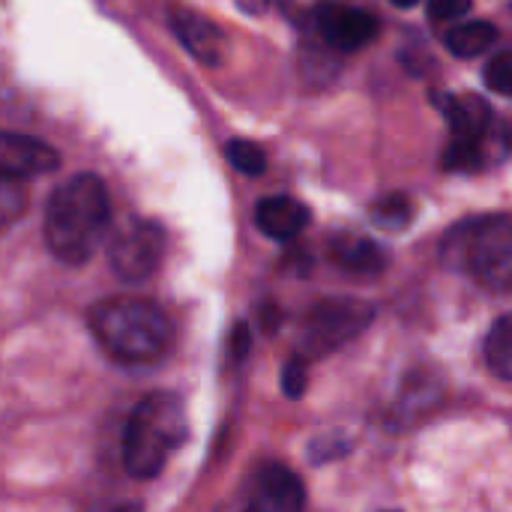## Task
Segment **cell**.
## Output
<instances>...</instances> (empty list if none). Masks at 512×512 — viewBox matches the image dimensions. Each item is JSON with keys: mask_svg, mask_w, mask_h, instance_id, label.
Masks as SVG:
<instances>
[{"mask_svg": "<svg viewBox=\"0 0 512 512\" xmlns=\"http://www.w3.org/2000/svg\"><path fill=\"white\" fill-rule=\"evenodd\" d=\"M375 318V309L363 300H324L303 324V351L312 357L330 354L339 345L360 336Z\"/></svg>", "mask_w": 512, "mask_h": 512, "instance_id": "obj_5", "label": "cell"}, {"mask_svg": "<svg viewBox=\"0 0 512 512\" xmlns=\"http://www.w3.org/2000/svg\"><path fill=\"white\" fill-rule=\"evenodd\" d=\"M498 42V27L492 21H468V24H456L447 33V48L456 57H480L483 51H489Z\"/></svg>", "mask_w": 512, "mask_h": 512, "instance_id": "obj_14", "label": "cell"}, {"mask_svg": "<svg viewBox=\"0 0 512 512\" xmlns=\"http://www.w3.org/2000/svg\"><path fill=\"white\" fill-rule=\"evenodd\" d=\"M228 162L240 174H246V177H261L267 171V153L258 144L243 141V138H237V141L228 144Z\"/></svg>", "mask_w": 512, "mask_h": 512, "instance_id": "obj_17", "label": "cell"}, {"mask_svg": "<svg viewBox=\"0 0 512 512\" xmlns=\"http://www.w3.org/2000/svg\"><path fill=\"white\" fill-rule=\"evenodd\" d=\"M438 108L453 129V138H480L492 126V108L477 93H444L438 99Z\"/></svg>", "mask_w": 512, "mask_h": 512, "instance_id": "obj_12", "label": "cell"}, {"mask_svg": "<svg viewBox=\"0 0 512 512\" xmlns=\"http://www.w3.org/2000/svg\"><path fill=\"white\" fill-rule=\"evenodd\" d=\"M90 333L123 366H150L171 345L168 315L141 297H111L90 309Z\"/></svg>", "mask_w": 512, "mask_h": 512, "instance_id": "obj_2", "label": "cell"}, {"mask_svg": "<svg viewBox=\"0 0 512 512\" xmlns=\"http://www.w3.org/2000/svg\"><path fill=\"white\" fill-rule=\"evenodd\" d=\"M306 489L303 480L285 465H264L249 483L246 512H303Z\"/></svg>", "mask_w": 512, "mask_h": 512, "instance_id": "obj_7", "label": "cell"}, {"mask_svg": "<svg viewBox=\"0 0 512 512\" xmlns=\"http://www.w3.org/2000/svg\"><path fill=\"white\" fill-rule=\"evenodd\" d=\"M411 219H414V207L399 192H390V195H384L381 201L372 204V222L381 231H405L411 225Z\"/></svg>", "mask_w": 512, "mask_h": 512, "instance_id": "obj_16", "label": "cell"}, {"mask_svg": "<svg viewBox=\"0 0 512 512\" xmlns=\"http://www.w3.org/2000/svg\"><path fill=\"white\" fill-rule=\"evenodd\" d=\"M231 345H234V354L237 357H243L246 351H249V345H252V339H249V330L240 324L237 330H234V339H231Z\"/></svg>", "mask_w": 512, "mask_h": 512, "instance_id": "obj_22", "label": "cell"}, {"mask_svg": "<svg viewBox=\"0 0 512 512\" xmlns=\"http://www.w3.org/2000/svg\"><path fill=\"white\" fill-rule=\"evenodd\" d=\"M60 165V153L33 138V135H21V132H9L0 129V177L3 180H27V177H39L48 174Z\"/></svg>", "mask_w": 512, "mask_h": 512, "instance_id": "obj_8", "label": "cell"}, {"mask_svg": "<svg viewBox=\"0 0 512 512\" xmlns=\"http://www.w3.org/2000/svg\"><path fill=\"white\" fill-rule=\"evenodd\" d=\"M396 6H402V9H411V6H417V0H393Z\"/></svg>", "mask_w": 512, "mask_h": 512, "instance_id": "obj_24", "label": "cell"}, {"mask_svg": "<svg viewBox=\"0 0 512 512\" xmlns=\"http://www.w3.org/2000/svg\"><path fill=\"white\" fill-rule=\"evenodd\" d=\"M321 39L336 51H357L378 36V24L369 12L342 3H324L315 12Z\"/></svg>", "mask_w": 512, "mask_h": 512, "instance_id": "obj_9", "label": "cell"}, {"mask_svg": "<svg viewBox=\"0 0 512 512\" xmlns=\"http://www.w3.org/2000/svg\"><path fill=\"white\" fill-rule=\"evenodd\" d=\"M165 255V228L150 219L123 222L108 246V258L114 273L123 282H144L153 276Z\"/></svg>", "mask_w": 512, "mask_h": 512, "instance_id": "obj_6", "label": "cell"}, {"mask_svg": "<svg viewBox=\"0 0 512 512\" xmlns=\"http://www.w3.org/2000/svg\"><path fill=\"white\" fill-rule=\"evenodd\" d=\"M186 408L174 393L144 396L123 429V465L135 480H153L162 474L171 453L186 441Z\"/></svg>", "mask_w": 512, "mask_h": 512, "instance_id": "obj_3", "label": "cell"}, {"mask_svg": "<svg viewBox=\"0 0 512 512\" xmlns=\"http://www.w3.org/2000/svg\"><path fill=\"white\" fill-rule=\"evenodd\" d=\"M27 207V195L24 186L18 180H3L0 177V231L9 228Z\"/></svg>", "mask_w": 512, "mask_h": 512, "instance_id": "obj_18", "label": "cell"}, {"mask_svg": "<svg viewBox=\"0 0 512 512\" xmlns=\"http://www.w3.org/2000/svg\"><path fill=\"white\" fill-rule=\"evenodd\" d=\"M441 258L447 267L471 273L483 288L507 291L512 282L510 216L501 213L456 225L441 243Z\"/></svg>", "mask_w": 512, "mask_h": 512, "instance_id": "obj_4", "label": "cell"}, {"mask_svg": "<svg viewBox=\"0 0 512 512\" xmlns=\"http://www.w3.org/2000/svg\"><path fill=\"white\" fill-rule=\"evenodd\" d=\"M255 225L270 240H294L309 225V207L291 195H273L255 207Z\"/></svg>", "mask_w": 512, "mask_h": 512, "instance_id": "obj_11", "label": "cell"}, {"mask_svg": "<svg viewBox=\"0 0 512 512\" xmlns=\"http://www.w3.org/2000/svg\"><path fill=\"white\" fill-rule=\"evenodd\" d=\"M237 6H240L243 12H249V15H261V12L270 6V0H237Z\"/></svg>", "mask_w": 512, "mask_h": 512, "instance_id": "obj_23", "label": "cell"}, {"mask_svg": "<svg viewBox=\"0 0 512 512\" xmlns=\"http://www.w3.org/2000/svg\"><path fill=\"white\" fill-rule=\"evenodd\" d=\"M471 9V0H429L426 12L435 24H447V21H456L462 18L465 12Z\"/></svg>", "mask_w": 512, "mask_h": 512, "instance_id": "obj_20", "label": "cell"}, {"mask_svg": "<svg viewBox=\"0 0 512 512\" xmlns=\"http://www.w3.org/2000/svg\"><path fill=\"white\" fill-rule=\"evenodd\" d=\"M111 222L108 189L96 174H75L45 207V243L63 264H84L99 249Z\"/></svg>", "mask_w": 512, "mask_h": 512, "instance_id": "obj_1", "label": "cell"}, {"mask_svg": "<svg viewBox=\"0 0 512 512\" xmlns=\"http://www.w3.org/2000/svg\"><path fill=\"white\" fill-rule=\"evenodd\" d=\"M168 21L174 36L186 45V51L207 63V66H219L225 57V36L219 33V27L204 18L201 12L189 9V6H171L168 9Z\"/></svg>", "mask_w": 512, "mask_h": 512, "instance_id": "obj_10", "label": "cell"}, {"mask_svg": "<svg viewBox=\"0 0 512 512\" xmlns=\"http://www.w3.org/2000/svg\"><path fill=\"white\" fill-rule=\"evenodd\" d=\"M330 258L351 276H378L387 270V252L375 240L357 234H339L330 243Z\"/></svg>", "mask_w": 512, "mask_h": 512, "instance_id": "obj_13", "label": "cell"}, {"mask_svg": "<svg viewBox=\"0 0 512 512\" xmlns=\"http://www.w3.org/2000/svg\"><path fill=\"white\" fill-rule=\"evenodd\" d=\"M486 84L498 96H512V57L507 51H501L498 57L489 60V66H486Z\"/></svg>", "mask_w": 512, "mask_h": 512, "instance_id": "obj_19", "label": "cell"}, {"mask_svg": "<svg viewBox=\"0 0 512 512\" xmlns=\"http://www.w3.org/2000/svg\"><path fill=\"white\" fill-rule=\"evenodd\" d=\"M114 512H144L138 504H126V507H120V510H114Z\"/></svg>", "mask_w": 512, "mask_h": 512, "instance_id": "obj_25", "label": "cell"}, {"mask_svg": "<svg viewBox=\"0 0 512 512\" xmlns=\"http://www.w3.org/2000/svg\"><path fill=\"white\" fill-rule=\"evenodd\" d=\"M282 387H285L288 399H300L306 393V360L303 357L288 360L285 375H282Z\"/></svg>", "mask_w": 512, "mask_h": 512, "instance_id": "obj_21", "label": "cell"}, {"mask_svg": "<svg viewBox=\"0 0 512 512\" xmlns=\"http://www.w3.org/2000/svg\"><path fill=\"white\" fill-rule=\"evenodd\" d=\"M486 363L492 369V375H498L501 381H510L512 378V318L510 315H501L489 336H486Z\"/></svg>", "mask_w": 512, "mask_h": 512, "instance_id": "obj_15", "label": "cell"}]
</instances>
